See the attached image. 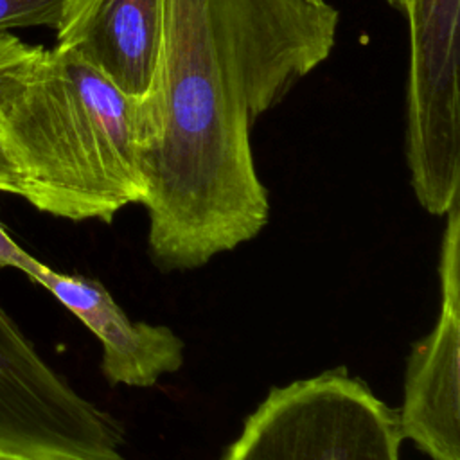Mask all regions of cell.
I'll list each match as a JSON object with an SVG mask.
<instances>
[{
  "mask_svg": "<svg viewBox=\"0 0 460 460\" xmlns=\"http://www.w3.org/2000/svg\"><path fill=\"white\" fill-rule=\"evenodd\" d=\"M338 11L309 0H164L144 155L149 255L194 270L268 223L253 122L332 52Z\"/></svg>",
  "mask_w": 460,
  "mask_h": 460,
  "instance_id": "cell-1",
  "label": "cell"
},
{
  "mask_svg": "<svg viewBox=\"0 0 460 460\" xmlns=\"http://www.w3.org/2000/svg\"><path fill=\"white\" fill-rule=\"evenodd\" d=\"M153 99L122 93L77 52L43 49L22 88L0 106V149L18 196L40 212L111 223L146 194Z\"/></svg>",
  "mask_w": 460,
  "mask_h": 460,
  "instance_id": "cell-2",
  "label": "cell"
},
{
  "mask_svg": "<svg viewBox=\"0 0 460 460\" xmlns=\"http://www.w3.org/2000/svg\"><path fill=\"white\" fill-rule=\"evenodd\" d=\"M397 413L329 370L271 388L221 460H399Z\"/></svg>",
  "mask_w": 460,
  "mask_h": 460,
  "instance_id": "cell-3",
  "label": "cell"
},
{
  "mask_svg": "<svg viewBox=\"0 0 460 460\" xmlns=\"http://www.w3.org/2000/svg\"><path fill=\"white\" fill-rule=\"evenodd\" d=\"M460 0H411L404 153L413 192L429 214L460 201Z\"/></svg>",
  "mask_w": 460,
  "mask_h": 460,
  "instance_id": "cell-4",
  "label": "cell"
},
{
  "mask_svg": "<svg viewBox=\"0 0 460 460\" xmlns=\"http://www.w3.org/2000/svg\"><path fill=\"white\" fill-rule=\"evenodd\" d=\"M119 422L79 395L0 305V447L70 460H128Z\"/></svg>",
  "mask_w": 460,
  "mask_h": 460,
  "instance_id": "cell-5",
  "label": "cell"
},
{
  "mask_svg": "<svg viewBox=\"0 0 460 460\" xmlns=\"http://www.w3.org/2000/svg\"><path fill=\"white\" fill-rule=\"evenodd\" d=\"M440 250V314L413 345L397 413L402 440L431 460H460V201L447 210Z\"/></svg>",
  "mask_w": 460,
  "mask_h": 460,
  "instance_id": "cell-6",
  "label": "cell"
},
{
  "mask_svg": "<svg viewBox=\"0 0 460 460\" xmlns=\"http://www.w3.org/2000/svg\"><path fill=\"white\" fill-rule=\"evenodd\" d=\"M164 0H68L56 45L77 52L122 93L151 101Z\"/></svg>",
  "mask_w": 460,
  "mask_h": 460,
  "instance_id": "cell-7",
  "label": "cell"
},
{
  "mask_svg": "<svg viewBox=\"0 0 460 460\" xmlns=\"http://www.w3.org/2000/svg\"><path fill=\"white\" fill-rule=\"evenodd\" d=\"M25 275L50 291L101 341V368L110 385L153 386L180 370L183 341L165 325L133 322L97 280L59 273L32 257Z\"/></svg>",
  "mask_w": 460,
  "mask_h": 460,
  "instance_id": "cell-8",
  "label": "cell"
},
{
  "mask_svg": "<svg viewBox=\"0 0 460 460\" xmlns=\"http://www.w3.org/2000/svg\"><path fill=\"white\" fill-rule=\"evenodd\" d=\"M43 49L25 43L11 32H0V106L22 88Z\"/></svg>",
  "mask_w": 460,
  "mask_h": 460,
  "instance_id": "cell-9",
  "label": "cell"
},
{
  "mask_svg": "<svg viewBox=\"0 0 460 460\" xmlns=\"http://www.w3.org/2000/svg\"><path fill=\"white\" fill-rule=\"evenodd\" d=\"M68 0H0V32L45 25L56 29Z\"/></svg>",
  "mask_w": 460,
  "mask_h": 460,
  "instance_id": "cell-10",
  "label": "cell"
},
{
  "mask_svg": "<svg viewBox=\"0 0 460 460\" xmlns=\"http://www.w3.org/2000/svg\"><path fill=\"white\" fill-rule=\"evenodd\" d=\"M31 261L32 255L27 253L20 244H16L0 223V268H14L25 273Z\"/></svg>",
  "mask_w": 460,
  "mask_h": 460,
  "instance_id": "cell-11",
  "label": "cell"
},
{
  "mask_svg": "<svg viewBox=\"0 0 460 460\" xmlns=\"http://www.w3.org/2000/svg\"><path fill=\"white\" fill-rule=\"evenodd\" d=\"M0 192L18 194V181H16L14 171L7 162L5 155L2 153V149H0Z\"/></svg>",
  "mask_w": 460,
  "mask_h": 460,
  "instance_id": "cell-12",
  "label": "cell"
},
{
  "mask_svg": "<svg viewBox=\"0 0 460 460\" xmlns=\"http://www.w3.org/2000/svg\"><path fill=\"white\" fill-rule=\"evenodd\" d=\"M0 460H70V458L34 455V453H22V451H13V449H2L0 447Z\"/></svg>",
  "mask_w": 460,
  "mask_h": 460,
  "instance_id": "cell-13",
  "label": "cell"
},
{
  "mask_svg": "<svg viewBox=\"0 0 460 460\" xmlns=\"http://www.w3.org/2000/svg\"><path fill=\"white\" fill-rule=\"evenodd\" d=\"M392 7H395L399 13H402L404 18H408L411 11V0H386Z\"/></svg>",
  "mask_w": 460,
  "mask_h": 460,
  "instance_id": "cell-14",
  "label": "cell"
},
{
  "mask_svg": "<svg viewBox=\"0 0 460 460\" xmlns=\"http://www.w3.org/2000/svg\"><path fill=\"white\" fill-rule=\"evenodd\" d=\"M309 2H313V4H322V2H325V0H309Z\"/></svg>",
  "mask_w": 460,
  "mask_h": 460,
  "instance_id": "cell-15",
  "label": "cell"
}]
</instances>
